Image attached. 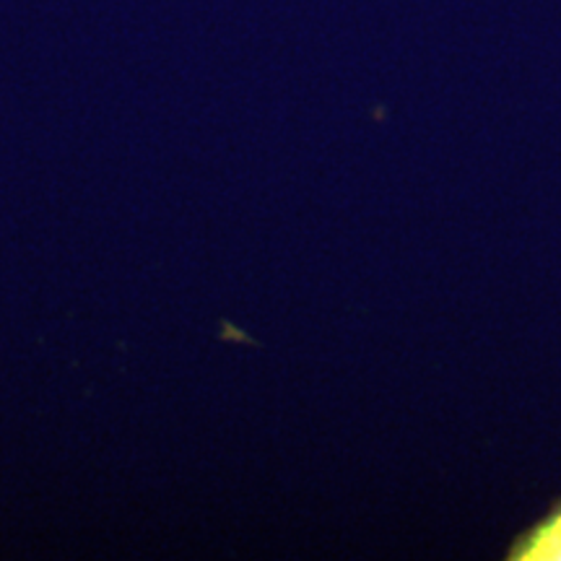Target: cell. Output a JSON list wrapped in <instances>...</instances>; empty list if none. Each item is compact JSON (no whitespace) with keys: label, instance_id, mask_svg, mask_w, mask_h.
<instances>
[{"label":"cell","instance_id":"cell-1","mask_svg":"<svg viewBox=\"0 0 561 561\" xmlns=\"http://www.w3.org/2000/svg\"><path fill=\"white\" fill-rule=\"evenodd\" d=\"M507 559L515 561H561V502L551 507L541 523L523 533Z\"/></svg>","mask_w":561,"mask_h":561}]
</instances>
